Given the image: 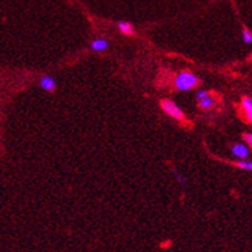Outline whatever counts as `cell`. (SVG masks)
<instances>
[{
  "instance_id": "obj_7",
  "label": "cell",
  "mask_w": 252,
  "mask_h": 252,
  "mask_svg": "<svg viewBox=\"0 0 252 252\" xmlns=\"http://www.w3.org/2000/svg\"><path fill=\"white\" fill-rule=\"evenodd\" d=\"M215 105H216V99L210 94L205 97L203 99H201V101H198V105H200V108L203 109V111H210V109L214 108Z\"/></svg>"
},
{
  "instance_id": "obj_1",
  "label": "cell",
  "mask_w": 252,
  "mask_h": 252,
  "mask_svg": "<svg viewBox=\"0 0 252 252\" xmlns=\"http://www.w3.org/2000/svg\"><path fill=\"white\" fill-rule=\"evenodd\" d=\"M200 84V79L190 71H183L175 77L174 85L179 91H189L197 88Z\"/></svg>"
},
{
  "instance_id": "obj_2",
  "label": "cell",
  "mask_w": 252,
  "mask_h": 252,
  "mask_svg": "<svg viewBox=\"0 0 252 252\" xmlns=\"http://www.w3.org/2000/svg\"><path fill=\"white\" fill-rule=\"evenodd\" d=\"M161 107L165 111V113L170 116V117H172V119H175V120L184 119V112H183V109L180 108V107H179L174 101L165 99V101H162Z\"/></svg>"
},
{
  "instance_id": "obj_8",
  "label": "cell",
  "mask_w": 252,
  "mask_h": 252,
  "mask_svg": "<svg viewBox=\"0 0 252 252\" xmlns=\"http://www.w3.org/2000/svg\"><path fill=\"white\" fill-rule=\"evenodd\" d=\"M117 28L120 30L121 34L127 36H133L135 35V30H134V26L130 23V22L126 21H119L117 22Z\"/></svg>"
},
{
  "instance_id": "obj_9",
  "label": "cell",
  "mask_w": 252,
  "mask_h": 252,
  "mask_svg": "<svg viewBox=\"0 0 252 252\" xmlns=\"http://www.w3.org/2000/svg\"><path fill=\"white\" fill-rule=\"evenodd\" d=\"M237 166H238L239 168H242V170H246V171H251L252 170V162L251 160H239L238 162H237Z\"/></svg>"
},
{
  "instance_id": "obj_3",
  "label": "cell",
  "mask_w": 252,
  "mask_h": 252,
  "mask_svg": "<svg viewBox=\"0 0 252 252\" xmlns=\"http://www.w3.org/2000/svg\"><path fill=\"white\" fill-rule=\"evenodd\" d=\"M231 154H233L235 158L245 160V158H247L250 156V149L246 144L237 143L231 147Z\"/></svg>"
},
{
  "instance_id": "obj_11",
  "label": "cell",
  "mask_w": 252,
  "mask_h": 252,
  "mask_svg": "<svg viewBox=\"0 0 252 252\" xmlns=\"http://www.w3.org/2000/svg\"><path fill=\"white\" fill-rule=\"evenodd\" d=\"M207 95H209V91H206L205 89H200V90L196 93V98L197 101H201V99H203L205 97H207Z\"/></svg>"
},
{
  "instance_id": "obj_10",
  "label": "cell",
  "mask_w": 252,
  "mask_h": 252,
  "mask_svg": "<svg viewBox=\"0 0 252 252\" xmlns=\"http://www.w3.org/2000/svg\"><path fill=\"white\" fill-rule=\"evenodd\" d=\"M242 39H243V42H245V44H247V45H249V44H251V42H252V34H251V31H250L249 28H243V30H242Z\"/></svg>"
},
{
  "instance_id": "obj_4",
  "label": "cell",
  "mask_w": 252,
  "mask_h": 252,
  "mask_svg": "<svg viewBox=\"0 0 252 252\" xmlns=\"http://www.w3.org/2000/svg\"><path fill=\"white\" fill-rule=\"evenodd\" d=\"M241 105H242V111L245 113L246 119L249 123L252 121V98L250 95H245L243 98H242L241 102Z\"/></svg>"
},
{
  "instance_id": "obj_12",
  "label": "cell",
  "mask_w": 252,
  "mask_h": 252,
  "mask_svg": "<svg viewBox=\"0 0 252 252\" xmlns=\"http://www.w3.org/2000/svg\"><path fill=\"white\" fill-rule=\"evenodd\" d=\"M243 139H245V142H246V146H247V147H251L252 146V134L246 133L245 135H243Z\"/></svg>"
},
{
  "instance_id": "obj_5",
  "label": "cell",
  "mask_w": 252,
  "mask_h": 252,
  "mask_svg": "<svg viewBox=\"0 0 252 252\" xmlns=\"http://www.w3.org/2000/svg\"><path fill=\"white\" fill-rule=\"evenodd\" d=\"M90 48L91 50H94V52H105V50H108L109 48V42L107 39L103 38L94 39V40L90 42Z\"/></svg>"
},
{
  "instance_id": "obj_13",
  "label": "cell",
  "mask_w": 252,
  "mask_h": 252,
  "mask_svg": "<svg viewBox=\"0 0 252 252\" xmlns=\"http://www.w3.org/2000/svg\"><path fill=\"white\" fill-rule=\"evenodd\" d=\"M175 176H176V180H178V182L180 183V184H182L183 187L186 186V184H187V180H186V179H184V178H183V176L180 175V174H176V172H175Z\"/></svg>"
},
{
  "instance_id": "obj_6",
  "label": "cell",
  "mask_w": 252,
  "mask_h": 252,
  "mask_svg": "<svg viewBox=\"0 0 252 252\" xmlns=\"http://www.w3.org/2000/svg\"><path fill=\"white\" fill-rule=\"evenodd\" d=\"M40 86H42V89H44L45 91L52 93V91L56 90L57 83L52 76L46 75V76H42V79H40Z\"/></svg>"
}]
</instances>
